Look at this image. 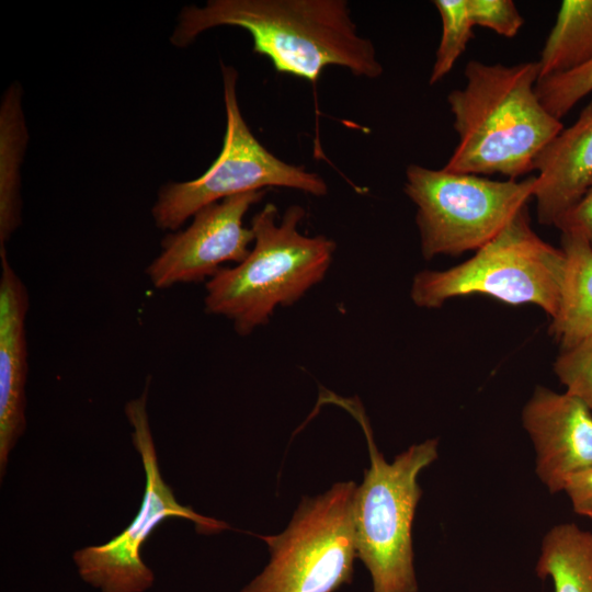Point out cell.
<instances>
[{"instance_id":"8992f818","label":"cell","mask_w":592,"mask_h":592,"mask_svg":"<svg viewBox=\"0 0 592 592\" xmlns=\"http://www.w3.org/2000/svg\"><path fill=\"white\" fill-rule=\"evenodd\" d=\"M535 177L517 181L409 164L405 193L417 207L425 260L477 251L533 198Z\"/></svg>"},{"instance_id":"ffe728a7","label":"cell","mask_w":592,"mask_h":592,"mask_svg":"<svg viewBox=\"0 0 592 592\" xmlns=\"http://www.w3.org/2000/svg\"><path fill=\"white\" fill-rule=\"evenodd\" d=\"M554 372L566 392L578 398L592 412V337L561 349Z\"/></svg>"},{"instance_id":"7c38bea8","label":"cell","mask_w":592,"mask_h":592,"mask_svg":"<svg viewBox=\"0 0 592 592\" xmlns=\"http://www.w3.org/2000/svg\"><path fill=\"white\" fill-rule=\"evenodd\" d=\"M0 476L5 474L10 452L23 434L27 342L25 320L30 296L12 267L5 246H0Z\"/></svg>"},{"instance_id":"7a4b0ae2","label":"cell","mask_w":592,"mask_h":592,"mask_svg":"<svg viewBox=\"0 0 592 592\" xmlns=\"http://www.w3.org/2000/svg\"><path fill=\"white\" fill-rule=\"evenodd\" d=\"M465 77V87L447 95L458 144L444 169L512 180L533 171L537 155L563 129L536 93L538 61L470 60Z\"/></svg>"},{"instance_id":"5b68a950","label":"cell","mask_w":592,"mask_h":592,"mask_svg":"<svg viewBox=\"0 0 592 592\" xmlns=\"http://www.w3.org/2000/svg\"><path fill=\"white\" fill-rule=\"evenodd\" d=\"M566 262L561 248L532 229L526 206L467 261L419 272L410 297L418 307L437 308L454 297L481 294L508 305H536L551 319L560 306Z\"/></svg>"},{"instance_id":"5bb4252c","label":"cell","mask_w":592,"mask_h":592,"mask_svg":"<svg viewBox=\"0 0 592 592\" xmlns=\"http://www.w3.org/2000/svg\"><path fill=\"white\" fill-rule=\"evenodd\" d=\"M566 273L560 306L549 332L560 350L592 337V250L580 236L561 232Z\"/></svg>"},{"instance_id":"44dd1931","label":"cell","mask_w":592,"mask_h":592,"mask_svg":"<svg viewBox=\"0 0 592 592\" xmlns=\"http://www.w3.org/2000/svg\"><path fill=\"white\" fill-rule=\"evenodd\" d=\"M467 9L474 26L490 29L505 37L515 36L524 23L511 0H467Z\"/></svg>"},{"instance_id":"4fadbf2b","label":"cell","mask_w":592,"mask_h":592,"mask_svg":"<svg viewBox=\"0 0 592 592\" xmlns=\"http://www.w3.org/2000/svg\"><path fill=\"white\" fill-rule=\"evenodd\" d=\"M534 170L537 219L555 226L592 184V101L542 149Z\"/></svg>"},{"instance_id":"ac0fdd59","label":"cell","mask_w":592,"mask_h":592,"mask_svg":"<svg viewBox=\"0 0 592 592\" xmlns=\"http://www.w3.org/2000/svg\"><path fill=\"white\" fill-rule=\"evenodd\" d=\"M442 21V35L429 83L442 80L455 66L474 37L475 27L468 13L467 0H434Z\"/></svg>"},{"instance_id":"30bf717a","label":"cell","mask_w":592,"mask_h":592,"mask_svg":"<svg viewBox=\"0 0 592 592\" xmlns=\"http://www.w3.org/2000/svg\"><path fill=\"white\" fill-rule=\"evenodd\" d=\"M265 194L266 190L237 194L197 210L190 226L162 240L160 253L146 267L151 285L164 289L202 282L212 278L224 263L242 262L254 240L243 218Z\"/></svg>"},{"instance_id":"ba28073f","label":"cell","mask_w":592,"mask_h":592,"mask_svg":"<svg viewBox=\"0 0 592 592\" xmlns=\"http://www.w3.org/2000/svg\"><path fill=\"white\" fill-rule=\"evenodd\" d=\"M226 133L218 158L197 179L169 182L151 208L158 228L177 230L201 208L229 196L269 187H288L310 195L328 192L325 180L303 166L269 151L247 125L237 99L238 72L221 64Z\"/></svg>"},{"instance_id":"e0dca14e","label":"cell","mask_w":592,"mask_h":592,"mask_svg":"<svg viewBox=\"0 0 592 592\" xmlns=\"http://www.w3.org/2000/svg\"><path fill=\"white\" fill-rule=\"evenodd\" d=\"M537 61L539 79L570 72L592 61V0L561 2Z\"/></svg>"},{"instance_id":"3957f363","label":"cell","mask_w":592,"mask_h":592,"mask_svg":"<svg viewBox=\"0 0 592 592\" xmlns=\"http://www.w3.org/2000/svg\"><path fill=\"white\" fill-rule=\"evenodd\" d=\"M305 209L289 206L281 220L267 203L251 220L254 240L248 257L220 269L206 283L204 306L230 320L240 335L267 323L277 307L298 301L326 276L337 244L323 235L299 231Z\"/></svg>"},{"instance_id":"52a82bcc","label":"cell","mask_w":592,"mask_h":592,"mask_svg":"<svg viewBox=\"0 0 592 592\" xmlns=\"http://www.w3.org/2000/svg\"><path fill=\"white\" fill-rule=\"evenodd\" d=\"M352 480L303 498L277 535H260L270 561L240 592H334L350 583L357 557Z\"/></svg>"},{"instance_id":"277c9868","label":"cell","mask_w":592,"mask_h":592,"mask_svg":"<svg viewBox=\"0 0 592 592\" xmlns=\"http://www.w3.org/2000/svg\"><path fill=\"white\" fill-rule=\"evenodd\" d=\"M335 401L361 424L371 459L354 497L357 558L369 571L373 592H418L412 548V522L422 494L418 476L437 458L439 441L411 445L388 463L376 447L361 403Z\"/></svg>"},{"instance_id":"9a60e30c","label":"cell","mask_w":592,"mask_h":592,"mask_svg":"<svg viewBox=\"0 0 592 592\" xmlns=\"http://www.w3.org/2000/svg\"><path fill=\"white\" fill-rule=\"evenodd\" d=\"M27 138L21 87L14 82L0 107V246L21 224L20 168Z\"/></svg>"},{"instance_id":"9c48e42d","label":"cell","mask_w":592,"mask_h":592,"mask_svg":"<svg viewBox=\"0 0 592 592\" xmlns=\"http://www.w3.org/2000/svg\"><path fill=\"white\" fill-rule=\"evenodd\" d=\"M148 385L138 398L125 406L126 418L133 428V443L146 475V489L138 514L128 527L110 542L88 546L73 554L82 580L102 592H144L153 584L155 574L141 560L140 547L166 519L192 521L200 534L229 528L225 522L201 515L191 506L180 504L161 477L147 413Z\"/></svg>"},{"instance_id":"2e32d148","label":"cell","mask_w":592,"mask_h":592,"mask_svg":"<svg viewBox=\"0 0 592 592\" xmlns=\"http://www.w3.org/2000/svg\"><path fill=\"white\" fill-rule=\"evenodd\" d=\"M536 573L550 577L555 592H592V532L574 523L554 526L543 538Z\"/></svg>"},{"instance_id":"603a6c76","label":"cell","mask_w":592,"mask_h":592,"mask_svg":"<svg viewBox=\"0 0 592 592\" xmlns=\"http://www.w3.org/2000/svg\"><path fill=\"white\" fill-rule=\"evenodd\" d=\"M563 491L573 511L592 520V465L573 474L567 480Z\"/></svg>"},{"instance_id":"6da1fadb","label":"cell","mask_w":592,"mask_h":592,"mask_svg":"<svg viewBox=\"0 0 592 592\" xmlns=\"http://www.w3.org/2000/svg\"><path fill=\"white\" fill-rule=\"evenodd\" d=\"M217 26L246 30L253 53L277 72L312 83L329 66L368 79L383 73L374 44L358 35L345 0H209L181 10L170 42L183 48Z\"/></svg>"},{"instance_id":"8fae6325","label":"cell","mask_w":592,"mask_h":592,"mask_svg":"<svg viewBox=\"0 0 592 592\" xmlns=\"http://www.w3.org/2000/svg\"><path fill=\"white\" fill-rule=\"evenodd\" d=\"M522 422L536 452V474L551 493L592 465V412L578 398L537 386Z\"/></svg>"},{"instance_id":"7402d4cb","label":"cell","mask_w":592,"mask_h":592,"mask_svg":"<svg viewBox=\"0 0 592 592\" xmlns=\"http://www.w3.org/2000/svg\"><path fill=\"white\" fill-rule=\"evenodd\" d=\"M561 232L582 237L592 250V184L581 200L555 225Z\"/></svg>"},{"instance_id":"d6986e66","label":"cell","mask_w":592,"mask_h":592,"mask_svg":"<svg viewBox=\"0 0 592 592\" xmlns=\"http://www.w3.org/2000/svg\"><path fill=\"white\" fill-rule=\"evenodd\" d=\"M592 92V61L570 72L538 79L536 93L544 107L560 119Z\"/></svg>"}]
</instances>
